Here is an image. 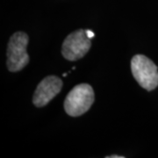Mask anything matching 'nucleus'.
Wrapping results in <instances>:
<instances>
[{
	"mask_svg": "<svg viewBox=\"0 0 158 158\" xmlns=\"http://www.w3.org/2000/svg\"><path fill=\"white\" fill-rule=\"evenodd\" d=\"M106 158H124V156H116V155H114V156H106Z\"/></svg>",
	"mask_w": 158,
	"mask_h": 158,
	"instance_id": "nucleus-7",
	"label": "nucleus"
},
{
	"mask_svg": "<svg viewBox=\"0 0 158 158\" xmlns=\"http://www.w3.org/2000/svg\"><path fill=\"white\" fill-rule=\"evenodd\" d=\"M91 46L86 30L79 29L68 35L62 48V56L69 61H77L88 53Z\"/></svg>",
	"mask_w": 158,
	"mask_h": 158,
	"instance_id": "nucleus-4",
	"label": "nucleus"
},
{
	"mask_svg": "<svg viewBox=\"0 0 158 158\" xmlns=\"http://www.w3.org/2000/svg\"><path fill=\"white\" fill-rule=\"evenodd\" d=\"M131 69L135 79L145 90H152L157 87V66L147 56H135L131 61Z\"/></svg>",
	"mask_w": 158,
	"mask_h": 158,
	"instance_id": "nucleus-2",
	"label": "nucleus"
},
{
	"mask_svg": "<svg viewBox=\"0 0 158 158\" xmlns=\"http://www.w3.org/2000/svg\"><path fill=\"white\" fill-rule=\"evenodd\" d=\"M86 34H87V35H88V37L90 38V40L92 39L94 36H95V34L92 32V31H90V30H86Z\"/></svg>",
	"mask_w": 158,
	"mask_h": 158,
	"instance_id": "nucleus-6",
	"label": "nucleus"
},
{
	"mask_svg": "<svg viewBox=\"0 0 158 158\" xmlns=\"http://www.w3.org/2000/svg\"><path fill=\"white\" fill-rule=\"evenodd\" d=\"M94 102V91L87 84L75 86L69 91L64 101L65 112L69 116L77 117L86 113Z\"/></svg>",
	"mask_w": 158,
	"mask_h": 158,
	"instance_id": "nucleus-1",
	"label": "nucleus"
},
{
	"mask_svg": "<svg viewBox=\"0 0 158 158\" xmlns=\"http://www.w3.org/2000/svg\"><path fill=\"white\" fill-rule=\"evenodd\" d=\"M62 81L56 76H49L40 83L33 98L34 106L42 107L49 102L61 91Z\"/></svg>",
	"mask_w": 158,
	"mask_h": 158,
	"instance_id": "nucleus-5",
	"label": "nucleus"
},
{
	"mask_svg": "<svg viewBox=\"0 0 158 158\" xmlns=\"http://www.w3.org/2000/svg\"><path fill=\"white\" fill-rule=\"evenodd\" d=\"M27 43L28 36L23 32H17L11 37L7 48V67L11 72L21 70L29 62Z\"/></svg>",
	"mask_w": 158,
	"mask_h": 158,
	"instance_id": "nucleus-3",
	"label": "nucleus"
},
{
	"mask_svg": "<svg viewBox=\"0 0 158 158\" xmlns=\"http://www.w3.org/2000/svg\"><path fill=\"white\" fill-rule=\"evenodd\" d=\"M67 75H68V73H64L63 75H62V76H63V77H66Z\"/></svg>",
	"mask_w": 158,
	"mask_h": 158,
	"instance_id": "nucleus-8",
	"label": "nucleus"
}]
</instances>
